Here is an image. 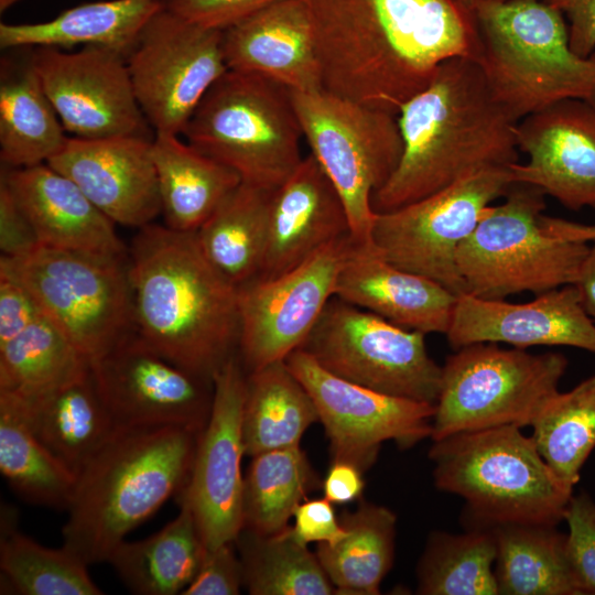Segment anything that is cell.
<instances>
[{
  "instance_id": "8",
  "label": "cell",
  "mask_w": 595,
  "mask_h": 595,
  "mask_svg": "<svg viewBox=\"0 0 595 595\" xmlns=\"http://www.w3.org/2000/svg\"><path fill=\"white\" fill-rule=\"evenodd\" d=\"M544 197L539 188L516 183L501 204L487 208L457 251L465 293L505 300L574 283L589 244L559 238L542 228Z\"/></svg>"
},
{
  "instance_id": "18",
  "label": "cell",
  "mask_w": 595,
  "mask_h": 595,
  "mask_svg": "<svg viewBox=\"0 0 595 595\" xmlns=\"http://www.w3.org/2000/svg\"><path fill=\"white\" fill-rule=\"evenodd\" d=\"M32 56L45 93L73 137H148L150 125L123 54L99 46L76 52L36 47Z\"/></svg>"
},
{
  "instance_id": "16",
  "label": "cell",
  "mask_w": 595,
  "mask_h": 595,
  "mask_svg": "<svg viewBox=\"0 0 595 595\" xmlns=\"http://www.w3.org/2000/svg\"><path fill=\"white\" fill-rule=\"evenodd\" d=\"M355 240L344 236L271 279L238 286L239 358L250 372L299 349L335 296L338 273Z\"/></svg>"
},
{
  "instance_id": "20",
  "label": "cell",
  "mask_w": 595,
  "mask_h": 595,
  "mask_svg": "<svg viewBox=\"0 0 595 595\" xmlns=\"http://www.w3.org/2000/svg\"><path fill=\"white\" fill-rule=\"evenodd\" d=\"M518 149L528 161L511 164L515 184H528L570 210L595 208V105L558 101L518 121Z\"/></svg>"
},
{
  "instance_id": "43",
  "label": "cell",
  "mask_w": 595,
  "mask_h": 595,
  "mask_svg": "<svg viewBox=\"0 0 595 595\" xmlns=\"http://www.w3.org/2000/svg\"><path fill=\"white\" fill-rule=\"evenodd\" d=\"M563 521L567 524V547L582 582L595 595V500L585 491L570 498Z\"/></svg>"
},
{
  "instance_id": "22",
  "label": "cell",
  "mask_w": 595,
  "mask_h": 595,
  "mask_svg": "<svg viewBox=\"0 0 595 595\" xmlns=\"http://www.w3.org/2000/svg\"><path fill=\"white\" fill-rule=\"evenodd\" d=\"M454 349L475 343L569 346L595 354V323L573 284L537 294L526 303L457 296L447 332Z\"/></svg>"
},
{
  "instance_id": "47",
  "label": "cell",
  "mask_w": 595,
  "mask_h": 595,
  "mask_svg": "<svg viewBox=\"0 0 595 595\" xmlns=\"http://www.w3.org/2000/svg\"><path fill=\"white\" fill-rule=\"evenodd\" d=\"M40 246L33 225L17 202L7 183L0 178L1 256H22Z\"/></svg>"
},
{
  "instance_id": "12",
  "label": "cell",
  "mask_w": 595,
  "mask_h": 595,
  "mask_svg": "<svg viewBox=\"0 0 595 595\" xmlns=\"http://www.w3.org/2000/svg\"><path fill=\"white\" fill-rule=\"evenodd\" d=\"M424 337L333 296L299 349L345 380L435 405L442 366Z\"/></svg>"
},
{
  "instance_id": "2",
  "label": "cell",
  "mask_w": 595,
  "mask_h": 595,
  "mask_svg": "<svg viewBox=\"0 0 595 595\" xmlns=\"http://www.w3.org/2000/svg\"><path fill=\"white\" fill-rule=\"evenodd\" d=\"M399 164L372 196L385 213L478 172L518 162L516 121L493 95L476 60L443 62L399 110Z\"/></svg>"
},
{
  "instance_id": "13",
  "label": "cell",
  "mask_w": 595,
  "mask_h": 595,
  "mask_svg": "<svg viewBox=\"0 0 595 595\" xmlns=\"http://www.w3.org/2000/svg\"><path fill=\"white\" fill-rule=\"evenodd\" d=\"M509 166L478 172L422 199L377 213L372 245L396 267L464 294L457 251L491 203L515 184Z\"/></svg>"
},
{
  "instance_id": "38",
  "label": "cell",
  "mask_w": 595,
  "mask_h": 595,
  "mask_svg": "<svg viewBox=\"0 0 595 595\" xmlns=\"http://www.w3.org/2000/svg\"><path fill=\"white\" fill-rule=\"evenodd\" d=\"M0 470L23 499L68 508L77 476L33 434L18 409L0 392Z\"/></svg>"
},
{
  "instance_id": "48",
  "label": "cell",
  "mask_w": 595,
  "mask_h": 595,
  "mask_svg": "<svg viewBox=\"0 0 595 595\" xmlns=\"http://www.w3.org/2000/svg\"><path fill=\"white\" fill-rule=\"evenodd\" d=\"M42 315L37 303L24 286L0 273V344L21 334Z\"/></svg>"
},
{
  "instance_id": "50",
  "label": "cell",
  "mask_w": 595,
  "mask_h": 595,
  "mask_svg": "<svg viewBox=\"0 0 595 595\" xmlns=\"http://www.w3.org/2000/svg\"><path fill=\"white\" fill-rule=\"evenodd\" d=\"M363 470L344 461H332L323 480L324 497L334 505L358 500L365 488Z\"/></svg>"
},
{
  "instance_id": "31",
  "label": "cell",
  "mask_w": 595,
  "mask_h": 595,
  "mask_svg": "<svg viewBox=\"0 0 595 595\" xmlns=\"http://www.w3.org/2000/svg\"><path fill=\"white\" fill-rule=\"evenodd\" d=\"M152 155L164 225L175 231L196 232L241 183L232 169L175 134L155 133Z\"/></svg>"
},
{
  "instance_id": "26",
  "label": "cell",
  "mask_w": 595,
  "mask_h": 595,
  "mask_svg": "<svg viewBox=\"0 0 595 595\" xmlns=\"http://www.w3.org/2000/svg\"><path fill=\"white\" fill-rule=\"evenodd\" d=\"M335 296L401 327L445 335L458 295L396 267L374 245L355 242L338 273Z\"/></svg>"
},
{
  "instance_id": "33",
  "label": "cell",
  "mask_w": 595,
  "mask_h": 595,
  "mask_svg": "<svg viewBox=\"0 0 595 595\" xmlns=\"http://www.w3.org/2000/svg\"><path fill=\"white\" fill-rule=\"evenodd\" d=\"M315 422V404L285 360L247 372L241 421L247 455L300 445Z\"/></svg>"
},
{
  "instance_id": "11",
  "label": "cell",
  "mask_w": 595,
  "mask_h": 595,
  "mask_svg": "<svg viewBox=\"0 0 595 595\" xmlns=\"http://www.w3.org/2000/svg\"><path fill=\"white\" fill-rule=\"evenodd\" d=\"M292 97L310 153L345 205L351 237L372 245V196L397 169L403 149L398 116L324 89L292 90Z\"/></svg>"
},
{
  "instance_id": "46",
  "label": "cell",
  "mask_w": 595,
  "mask_h": 595,
  "mask_svg": "<svg viewBox=\"0 0 595 595\" xmlns=\"http://www.w3.org/2000/svg\"><path fill=\"white\" fill-rule=\"evenodd\" d=\"M334 504L322 498H305L294 510V537L304 544L312 542L334 544L343 539L346 529L337 518Z\"/></svg>"
},
{
  "instance_id": "53",
  "label": "cell",
  "mask_w": 595,
  "mask_h": 595,
  "mask_svg": "<svg viewBox=\"0 0 595 595\" xmlns=\"http://www.w3.org/2000/svg\"><path fill=\"white\" fill-rule=\"evenodd\" d=\"M20 1L22 0H0V13L3 14L8 9Z\"/></svg>"
},
{
  "instance_id": "24",
  "label": "cell",
  "mask_w": 595,
  "mask_h": 595,
  "mask_svg": "<svg viewBox=\"0 0 595 595\" xmlns=\"http://www.w3.org/2000/svg\"><path fill=\"white\" fill-rule=\"evenodd\" d=\"M230 71L273 79L293 91L323 89L306 0H279L223 30Z\"/></svg>"
},
{
  "instance_id": "56",
  "label": "cell",
  "mask_w": 595,
  "mask_h": 595,
  "mask_svg": "<svg viewBox=\"0 0 595 595\" xmlns=\"http://www.w3.org/2000/svg\"><path fill=\"white\" fill-rule=\"evenodd\" d=\"M495 1H502V0H495Z\"/></svg>"
},
{
  "instance_id": "49",
  "label": "cell",
  "mask_w": 595,
  "mask_h": 595,
  "mask_svg": "<svg viewBox=\"0 0 595 595\" xmlns=\"http://www.w3.org/2000/svg\"><path fill=\"white\" fill-rule=\"evenodd\" d=\"M567 20L571 48L582 57L595 51V0H545Z\"/></svg>"
},
{
  "instance_id": "15",
  "label": "cell",
  "mask_w": 595,
  "mask_h": 595,
  "mask_svg": "<svg viewBox=\"0 0 595 595\" xmlns=\"http://www.w3.org/2000/svg\"><path fill=\"white\" fill-rule=\"evenodd\" d=\"M97 389L118 430L180 426L202 433L214 383L174 364L136 329L90 361Z\"/></svg>"
},
{
  "instance_id": "7",
  "label": "cell",
  "mask_w": 595,
  "mask_h": 595,
  "mask_svg": "<svg viewBox=\"0 0 595 595\" xmlns=\"http://www.w3.org/2000/svg\"><path fill=\"white\" fill-rule=\"evenodd\" d=\"M183 136L199 152L237 172L242 183L269 192L304 158L292 90L251 73L228 69L202 99Z\"/></svg>"
},
{
  "instance_id": "14",
  "label": "cell",
  "mask_w": 595,
  "mask_h": 595,
  "mask_svg": "<svg viewBox=\"0 0 595 595\" xmlns=\"http://www.w3.org/2000/svg\"><path fill=\"white\" fill-rule=\"evenodd\" d=\"M127 63L154 134H183L202 99L228 71L223 30L188 22L164 7L147 22Z\"/></svg>"
},
{
  "instance_id": "55",
  "label": "cell",
  "mask_w": 595,
  "mask_h": 595,
  "mask_svg": "<svg viewBox=\"0 0 595 595\" xmlns=\"http://www.w3.org/2000/svg\"><path fill=\"white\" fill-rule=\"evenodd\" d=\"M595 62V51L589 56Z\"/></svg>"
},
{
  "instance_id": "27",
  "label": "cell",
  "mask_w": 595,
  "mask_h": 595,
  "mask_svg": "<svg viewBox=\"0 0 595 595\" xmlns=\"http://www.w3.org/2000/svg\"><path fill=\"white\" fill-rule=\"evenodd\" d=\"M6 393L37 440L76 476L118 431L91 370L50 390Z\"/></svg>"
},
{
  "instance_id": "41",
  "label": "cell",
  "mask_w": 595,
  "mask_h": 595,
  "mask_svg": "<svg viewBox=\"0 0 595 595\" xmlns=\"http://www.w3.org/2000/svg\"><path fill=\"white\" fill-rule=\"evenodd\" d=\"M531 437L553 473L574 489L595 448V374L565 392H555L531 425Z\"/></svg>"
},
{
  "instance_id": "25",
  "label": "cell",
  "mask_w": 595,
  "mask_h": 595,
  "mask_svg": "<svg viewBox=\"0 0 595 595\" xmlns=\"http://www.w3.org/2000/svg\"><path fill=\"white\" fill-rule=\"evenodd\" d=\"M0 178L30 219L42 247L128 255L115 230V223L72 180L47 163L4 166Z\"/></svg>"
},
{
  "instance_id": "3",
  "label": "cell",
  "mask_w": 595,
  "mask_h": 595,
  "mask_svg": "<svg viewBox=\"0 0 595 595\" xmlns=\"http://www.w3.org/2000/svg\"><path fill=\"white\" fill-rule=\"evenodd\" d=\"M134 329L180 367L208 380L236 355L238 286L203 253L195 232L153 223L129 251Z\"/></svg>"
},
{
  "instance_id": "39",
  "label": "cell",
  "mask_w": 595,
  "mask_h": 595,
  "mask_svg": "<svg viewBox=\"0 0 595 595\" xmlns=\"http://www.w3.org/2000/svg\"><path fill=\"white\" fill-rule=\"evenodd\" d=\"M235 542L239 545L244 584L249 594H336L316 553L294 537L290 526L271 536L241 530Z\"/></svg>"
},
{
  "instance_id": "30",
  "label": "cell",
  "mask_w": 595,
  "mask_h": 595,
  "mask_svg": "<svg viewBox=\"0 0 595 595\" xmlns=\"http://www.w3.org/2000/svg\"><path fill=\"white\" fill-rule=\"evenodd\" d=\"M558 524L508 522L495 534L499 595H592L572 563L567 534Z\"/></svg>"
},
{
  "instance_id": "45",
  "label": "cell",
  "mask_w": 595,
  "mask_h": 595,
  "mask_svg": "<svg viewBox=\"0 0 595 595\" xmlns=\"http://www.w3.org/2000/svg\"><path fill=\"white\" fill-rule=\"evenodd\" d=\"M279 0H162L163 7L201 26L225 30Z\"/></svg>"
},
{
  "instance_id": "1",
  "label": "cell",
  "mask_w": 595,
  "mask_h": 595,
  "mask_svg": "<svg viewBox=\"0 0 595 595\" xmlns=\"http://www.w3.org/2000/svg\"><path fill=\"white\" fill-rule=\"evenodd\" d=\"M323 89L398 116L440 65L476 60L473 11L456 0H306Z\"/></svg>"
},
{
  "instance_id": "36",
  "label": "cell",
  "mask_w": 595,
  "mask_h": 595,
  "mask_svg": "<svg viewBox=\"0 0 595 595\" xmlns=\"http://www.w3.org/2000/svg\"><path fill=\"white\" fill-rule=\"evenodd\" d=\"M316 485L317 476L300 445L252 456L244 477L242 530L260 536L285 530Z\"/></svg>"
},
{
  "instance_id": "21",
  "label": "cell",
  "mask_w": 595,
  "mask_h": 595,
  "mask_svg": "<svg viewBox=\"0 0 595 595\" xmlns=\"http://www.w3.org/2000/svg\"><path fill=\"white\" fill-rule=\"evenodd\" d=\"M152 141L141 136L67 137L47 164L72 180L115 224L140 229L162 210Z\"/></svg>"
},
{
  "instance_id": "19",
  "label": "cell",
  "mask_w": 595,
  "mask_h": 595,
  "mask_svg": "<svg viewBox=\"0 0 595 595\" xmlns=\"http://www.w3.org/2000/svg\"><path fill=\"white\" fill-rule=\"evenodd\" d=\"M245 368L236 354L216 372L207 424L201 433L186 499L207 549L235 542L242 530L241 458Z\"/></svg>"
},
{
  "instance_id": "34",
  "label": "cell",
  "mask_w": 595,
  "mask_h": 595,
  "mask_svg": "<svg viewBox=\"0 0 595 595\" xmlns=\"http://www.w3.org/2000/svg\"><path fill=\"white\" fill-rule=\"evenodd\" d=\"M346 529L334 544L318 543L316 555L336 594L377 595L393 565L397 517L387 507L361 501L344 512Z\"/></svg>"
},
{
  "instance_id": "52",
  "label": "cell",
  "mask_w": 595,
  "mask_h": 595,
  "mask_svg": "<svg viewBox=\"0 0 595 595\" xmlns=\"http://www.w3.org/2000/svg\"><path fill=\"white\" fill-rule=\"evenodd\" d=\"M540 223L547 232L559 238L587 244L595 241V224H581L543 214Z\"/></svg>"
},
{
  "instance_id": "10",
  "label": "cell",
  "mask_w": 595,
  "mask_h": 595,
  "mask_svg": "<svg viewBox=\"0 0 595 595\" xmlns=\"http://www.w3.org/2000/svg\"><path fill=\"white\" fill-rule=\"evenodd\" d=\"M567 358L554 351L531 354L496 343L455 349L442 366L431 440L502 425H531L559 391Z\"/></svg>"
},
{
  "instance_id": "23",
  "label": "cell",
  "mask_w": 595,
  "mask_h": 595,
  "mask_svg": "<svg viewBox=\"0 0 595 595\" xmlns=\"http://www.w3.org/2000/svg\"><path fill=\"white\" fill-rule=\"evenodd\" d=\"M350 234L345 205L309 153L271 193L264 256L256 278L271 279Z\"/></svg>"
},
{
  "instance_id": "40",
  "label": "cell",
  "mask_w": 595,
  "mask_h": 595,
  "mask_svg": "<svg viewBox=\"0 0 595 595\" xmlns=\"http://www.w3.org/2000/svg\"><path fill=\"white\" fill-rule=\"evenodd\" d=\"M0 569L4 584L23 595H100L88 564L68 548L44 547L17 530L13 513L2 511Z\"/></svg>"
},
{
  "instance_id": "37",
  "label": "cell",
  "mask_w": 595,
  "mask_h": 595,
  "mask_svg": "<svg viewBox=\"0 0 595 595\" xmlns=\"http://www.w3.org/2000/svg\"><path fill=\"white\" fill-rule=\"evenodd\" d=\"M496 538L490 527L463 533L433 531L416 566L421 595H499Z\"/></svg>"
},
{
  "instance_id": "35",
  "label": "cell",
  "mask_w": 595,
  "mask_h": 595,
  "mask_svg": "<svg viewBox=\"0 0 595 595\" xmlns=\"http://www.w3.org/2000/svg\"><path fill=\"white\" fill-rule=\"evenodd\" d=\"M271 193L241 182L195 232L205 257L236 286L260 272Z\"/></svg>"
},
{
  "instance_id": "28",
  "label": "cell",
  "mask_w": 595,
  "mask_h": 595,
  "mask_svg": "<svg viewBox=\"0 0 595 595\" xmlns=\"http://www.w3.org/2000/svg\"><path fill=\"white\" fill-rule=\"evenodd\" d=\"M0 63V159L26 167L53 158L67 137L34 66L32 48H17Z\"/></svg>"
},
{
  "instance_id": "42",
  "label": "cell",
  "mask_w": 595,
  "mask_h": 595,
  "mask_svg": "<svg viewBox=\"0 0 595 595\" xmlns=\"http://www.w3.org/2000/svg\"><path fill=\"white\" fill-rule=\"evenodd\" d=\"M90 369V361L44 315L0 344V391L40 393Z\"/></svg>"
},
{
  "instance_id": "5",
  "label": "cell",
  "mask_w": 595,
  "mask_h": 595,
  "mask_svg": "<svg viewBox=\"0 0 595 595\" xmlns=\"http://www.w3.org/2000/svg\"><path fill=\"white\" fill-rule=\"evenodd\" d=\"M476 57L495 98L520 121L558 101L595 105V62L570 46L564 15L545 0H478Z\"/></svg>"
},
{
  "instance_id": "54",
  "label": "cell",
  "mask_w": 595,
  "mask_h": 595,
  "mask_svg": "<svg viewBox=\"0 0 595 595\" xmlns=\"http://www.w3.org/2000/svg\"><path fill=\"white\" fill-rule=\"evenodd\" d=\"M458 1L459 3H462L463 6H465L466 8H468L469 10H473L475 3L478 1V0H456Z\"/></svg>"
},
{
  "instance_id": "17",
  "label": "cell",
  "mask_w": 595,
  "mask_h": 595,
  "mask_svg": "<svg viewBox=\"0 0 595 595\" xmlns=\"http://www.w3.org/2000/svg\"><path fill=\"white\" fill-rule=\"evenodd\" d=\"M285 363L311 396L329 441L332 461L363 472L374 465L380 446L393 441L409 450L431 437L435 405L382 393L337 377L302 349Z\"/></svg>"
},
{
  "instance_id": "32",
  "label": "cell",
  "mask_w": 595,
  "mask_h": 595,
  "mask_svg": "<svg viewBox=\"0 0 595 595\" xmlns=\"http://www.w3.org/2000/svg\"><path fill=\"white\" fill-rule=\"evenodd\" d=\"M180 498V512L172 521L145 539L123 540L107 561L134 594H182L202 564L207 548L188 502Z\"/></svg>"
},
{
  "instance_id": "44",
  "label": "cell",
  "mask_w": 595,
  "mask_h": 595,
  "mask_svg": "<svg viewBox=\"0 0 595 595\" xmlns=\"http://www.w3.org/2000/svg\"><path fill=\"white\" fill-rule=\"evenodd\" d=\"M224 543L207 549L202 564L182 595H237L244 584L240 558L232 544Z\"/></svg>"
},
{
  "instance_id": "4",
  "label": "cell",
  "mask_w": 595,
  "mask_h": 595,
  "mask_svg": "<svg viewBox=\"0 0 595 595\" xmlns=\"http://www.w3.org/2000/svg\"><path fill=\"white\" fill-rule=\"evenodd\" d=\"M199 433L180 426L118 430L77 476L63 545L88 565L187 486Z\"/></svg>"
},
{
  "instance_id": "51",
  "label": "cell",
  "mask_w": 595,
  "mask_h": 595,
  "mask_svg": "<svg viewBox=\"0 0 595 595\" xmlns=\"http://www.w3.org/2000/svg\"><path fill=\"white\" fill-rule=\"evenodd\" d=\"M573 285L577 290L582 306L595 323V241L589 242Z\"/></svg>"
},
{
  "instance_id": "29",
  "label": "cell",
  "mask_w": 595,
  "mask_h": 595,
  "mask_svg": "<svg viewBox=\"0 0 595 595\" xmlns=\"http://www.w3.org/2000/svg\"><path fill=\"white\" fill-rule=\"evenodd\" d=\"M162 7V0H102L80 3L48 21L1 22L0 47L99 46L128 57L147 22Z\"/></svg>"
},
{
  "instance_id": "9",
  "label": "cell",
  "mask_w": 595,
  "mask_h": 595,
  "mask_svg": "<svg viewBox=\"0 0 595 595\" xmlns=\"http://www.w3.org/2000/svg\"><path fill=\"white\" fill-rule=\"evenodd\" d=\"M0 273L22 284L89 361L134 329L129 255L40 246L22 256H1Z\"/></svg>"
},
{
  "instance_id": "6",
  "label": "cell",
  "mask_w": 595,
  "mask_h": 595,
  "mask_svg": "<svg viewBox=\"0 0 595 595\" xmlns=\"http://www.w3.org/2000/svg\"><path fill=\"white\" fill-rule=\"evenodd\" d=\"M520 430L502 425L433 441L429 457L434 484L465 500L467 527L563 521L574 489Z\"/></svg>"
}]
</instances>
